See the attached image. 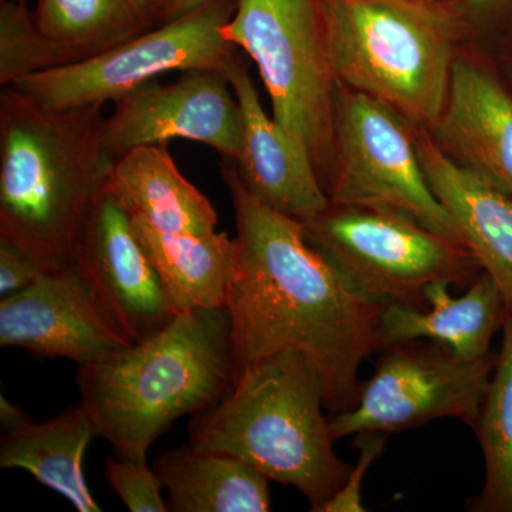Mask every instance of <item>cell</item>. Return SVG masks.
Masks as SVG:
<instances>
[{"mask_svg": "<svg viewBox=\"0 0 512 512\" xmlns=\"http://www.w3.org/2000/svg\"><path fill=\"white\" fill-rule=\"evenodd\" d=\"M241 249L229 291L237 373L262 357L295 350L322 380L326 409L359 399V370L379 348L384 303L370 298L306 238L302 222L256 200L234 160L222 158Z\"/></svg>", "mask_w": 512, "mask_h": 512, "instance_id": "obj_1", "label": "cell"}, {"mask_svg": "<svg viewBox=\"0 0 512 512\" xmlns=\"http://www.w3.org/2000/svg\"><path fill=\"white\" fill-rule=\"evenodd\" d=\"M103 106L56 110L13 86L0 93V239L43 272L73 266L87 212L116 158L103 144Z\"/></svg>", "mask_w": 512, "mask_h": 512, "instance_id": "obj_2", "label": "cell"}, {"mask_svg": "<svg viewBox=\"0 0 512 512\" xmlns=\"http://www.w3.org/2000/svg\"><path fill=\"white\" fill-rule=\"evenodd\" d=\"M237 377L227 306L175 316L148 338L79 366L82 406L119 457L147 461L175 420L214 406Z\"/></svg>", "mask_w": 512, "mask_h": 512, "instance_id": "obj_3", "label": "cell"}, {"mask_svg": "<svg viewBox=\"0 0 512 512\" xmlns=\"http://www.w3.org/2000/svg\"><path fill=\"white\" fill-rule=\"evenodd\" d=\"M325 392L312 363L295 350L238 370L214 406L192 416L190 446L238 458L271 481L292 485L318 512L352 466L336 454Z\"/></svg>", "mask_w": 512, "mask_h": 512, "instance_id": "obj_4", "label": "cell"}, {"mask_svg": "<svg viewBox=\"0 0 512 512\" xmlns=\"http://www.w3.org/2000/svg\"><path fill=\"white\" fill-rule=\"evenodd\" d=\"M336 82L431 130L467 30L430 0H316Z\"/></svg>", "mask_w": 512, "mask_h": 512, "instance_id": "obj_5", "label": "cell"}, {"mask_svg": "<svg viewBox=\"0 0 512 512\" xmlns=\"http://www.w3.org/2000/svg\"><path fill=\"white\" fill-rule=\"evenodd\" d=\"M225 39L258 67L272 117L311 157L328 187L335 154L336 82L316 0H238Z\"/></svg>", "mask_w": 512, "mask_h": 512, "instance_id": "obj_6", "label": "cell"}, {"mask_svg": "<svg viewBox=\"0 0 512 512\" xmlns=\"http://www.w3.org/2000/svg\"><path fill=\"white\" fill-rule=\"evenodd\" d=\"M306 238L370 298L427 308L424 291L437 281L470 286L480 265L463 242L424 227L404 212L330 202L302 222Z\"/></svg>", "mask_w": 512, "mask_h": 512, "instance_id": "obj_7", "label": "cell"}, {"mask_svg": "<svg viewBox=\"0 0 512 512\" xmlns=\"http://www.w3.org/2000/svg\"><path fill=\"white\" fill-rule=\"evenodd\" d=\"M235 9L232 0H210L107 52L29 74L10 86L49 109L64 110L104 106L168 72H225L238 56L222 32Z\"/></svg>", "mask_w": 512, "mask_h": 512, "instance_id": "obj_8", "label": "cell"}, {"mask_svg": "<svg viewBox=\"0 0 512 512\" xmlns=\"http://www.w3.org/2000/svg\"><path fill=\"white\" fill-rule=\"evenodd\" d=\"M416 128L386 104L338 83L329 200L404 212L463 242L453 217L427 183Z\"/></svg>", "mask_w": 512, "mask_h": 512, "instance_id": "obj_9", "label": "cell"}, {"mask_svg": "<svg viewBox=\"0 0 512 512\" xmlns=\"http://www.w3.org/2000/svg\"><path fill=\"white\" fill-rule=\"evenodd\" d=\"M384 350L355 406L330 417L333 439L419 429L440 419L476 427L497 357L458 359L436 343Z\"/></svg>", "mask_w": 512, "mask_h": 512, "instance_id": "obj_10", "label": "cell"}, {"mask_svg": "<svg viewBox=\"0 0 512 512\" xmlns=\"http://www.w3.org/2000/svg\"><path fill=\"white\" fill-rule=\"evenodd\" d=\"M104 120L103 144L119 158L131 148L195 141L237 161L242 151V116L227 73L194 70L163 86L141 84L119 100Z\"/></svg>", "mask_w": 512, "mask_h": 512, "instance_id": "obj_11", "label": "cell"}, {"mask_svg": "<svg viewBox=\"0 0 512 512\" xmlns=\"http://www.w3.org/2000/svg\"><path fill=\"white\" fill-rule=\"evenodd\" d=\"M73 268L134 343L180 315L134 231L130 214L107 192H101L87 212Z\"/></svg>", "mask_w": 512, "mask_h": 512, "instance_id": "obj_12", "label": "cell"}, {"mask_svg": "<svg viewBox=\"0 0 512 512\" xmlns=\"http://www.w3.org/2000/svg\"><path fill=\"white\" fill-rule=\"evenodd\" d=\"M92 288L69 266L0 301V345L89 365L133 345Z\"/></svg>", "mask_w": 512, "mask_h": 512, "instance_id": "obj_13", "label": "cell"}, {"mask_svg": "<svg viewBox=\"0 0 512 512\" xmlns=\"http://www.w3.org/2000/svg\"><path fill=\"white\" fill-rule=\"evenodd\" d=\"M225 73L241 109L242 151L235 165L242 183L272 210L299 222L312 220L330 200L311 157L266 114L241 56Z\"/></svg>", "mask_w": 512, "mask_h": 512, "instance_id": "obj_14", "label": "cell"}, {"mask_svg": "<svg viewBox=\"0 0 512 512\" xmlns=\"http://www.w3.org/2000/svg\"><path fill=\"white\" fill-rule=\"evenodd\" d=\"M463 49L429 133L454 163L512 197V96L483 60Z\"/></svg>", "mask_w": 512, "mask_h": 512, "instance_id": "obj_15", "label": "cell"}, {"mask_svg": "<svg viewBox=\"0 0 512 512\" xmlns=\"http://www.w3.org/2000/svg\"><path fill=\"white\" fill-rule=\"evenodd\" d=\"M417 148L431 191L456 222L468 251L494 279L512 316V197L447 157L426 128Z\"/></svg>", "mask_w": 512, "mask_h": 512, "instance_id": "obj_16", "label": "cell"}, {"mask_svg": "<svg viewBox=\"0 0 512 512\" xmlns=\"http://www.w3.org/2000/svg\"><path fill=\"white\" fill-rule=\"evenodd\" d=\"M450 282L437 281L424 291L427 308L387 303L379 322V348L427 339L463 360L491 355L495 332L507 318L500 288L481 274L461 296H453Z\"/></svg>", "mask_w": 512, "mask_h": 512, "instance_id": "obj_17", "label": "cell"}, {"mask_svg": "<svg viewBox=\"0 0 512 512\" xmlns=\"http://www.w3.org/2000/svg\"><path fill=\"white\" fill-rule=\"evenodd\" d=\"M0 423V467L28 471L79 512L101 511L83 473L84 454L97 434L82 404L35 423L0 396Z\"/></svg>", "mask_w": 512, "mask_h": 512, "instance_id": "obj_18", "label": "cell"}, {"mask_svg": "<svg viewBox=\"0 0 512 512\" xmlns=\"http://www.w3.org/2000/svg\"><path fill=\"white\" fill-rule=\"evenodd\" d=\"M104 192L130 214L164 234L208 235L218 215L181 174L165 144L131 148L114 161Z\"/></svg>", "mask_w": 512, "mask_h": 512, "instance_id": "obj_19", "label": "cell"}, {"mask_svg": "<svg viewBox=\"0 0 512 512\" xmlns=\"http://www.w3.org/2000/svg\"><path fill=\"white\" fill-rule=\"evenodd\" d=\"M131 221L177 313L227 306L241 259L237 238L217 231L164 234L138 218Z\"/></svg>", "mask_w": 512, "mask_h": 512, "instance_id": "obj_20", "label": "cell"}, {"mask_svg": "<svg viewBox=\"0 0 512 512\" xmlns=\"http://www.w3.org/2000/svg\"><path fill=\"white\" fill-rule=\"evenodd\" d=\"M154 471L168 491V511L266 512L269 478L238 458L187 446L165 451Z\"/></svg>", "mask_w": 512, "mask_h": 512, "instance_id": "obj_21", "label": "cell"}, {"mask_svg": "<svg viewBox=\"0 0 512 512\" xmlns=\"http://www.w3.org/2000/svg\"><path fill=\"white\" fill-rule=\"evenodd\" d=\"M36 26L82 62L156 28L150 0H36Z\"/></svg>", "mask_w": 512, "mask_h": 512, "instance_id": "obj_22", "label": "cell"}, {"mask_svg": "<svg viewBox=\"0 0 512 512\" xmlns=\"http://www.w3.org/2000/svg\"><path fill=\"white\" fill-rule=\"evenodd\" d=\"M485 466L483 493L474 510L512 512V316L503 325L495 362L476 427Z\"/></svg>", "mask_w": 512, "mask_h": 512, "instance_id": "obj_23", "label": "cell"}, {"mask_svg": "<svg viewBox=\"0 0 512 512\" xmlns=\"http://www.w3.org/2000/svg\"><path fill=\"white\" fill-rule=\"evenodd\" d=\"M73 64L62 47L36 26L26 0L0 5V84L10 86L29 74Z\"/></svg>", "mask_w": 512, "mask_h": 512, "instance_id": "obj_24", "label": "cell"}, {"mask_svg": "<svg viewBox=\"0 0 512 512\" xmlns=\"http://www.w3.org/2000/svg\"><path fill=\"white\" fill-rule=\"evenodd\" d=\"M104 476L114 493L131 512H167L168 505L161 497V484L154 468L147 461L130 458H107Z\"/></svg>", "mask_w": 512, "mask_h": 512, "instance_id": "obj_25", "label": "cell"}, {"mask_svg": "<svg viewBox=\"0 0 512 512\" xmlns=\"http://www.w3.org/2000/svg\"><path fill=\"white\" fill-rule=\"evenodd\" d=\"M389 434L365 433L357 434L356 446L359 447V458L352 466L346 483L338 493L329 498L318 512H363L366 511L362 501V484L367 470L383 453L384 444Z\"/></svg>", "mask_w": 512, "mask_h": 512, "instance_id": "obj_26", "label": "cell"}, {"mask_svg": "<svg viewBox=\"0 0 512 512\" xmlns=\"http://www.w3.org/2000/svg\"><path fill=\"white\" fill-rule=\"evenodd\" d=\"M43 274L40 266L18 245L0 239V295H13L35 284Z\"/></svg>", "mask_w": 512, "mask_h": 512, "instance_id": "obj_27", "label": "cell"}, {"mask_svg": "<svg viewBox=\"0 0 512 512\" xmlns=\"http://www.w3.org/2000/svg\"><path fill=\"white\" fill-rule=\"evenodd\" d=\"M453 10L467 32H478L510 15L512 0H454Z\"/></svg>", "mask_w": 512, "mask_h": 512, "instance_id": "obj_28", "label": "cell"}, {"mask_svg": "<svg viewBox=\"0 0 512 512\" xmlns=\"http://www.w3.org/2000/svg\"><path fill=\"white\" fill-rule=\"evenodd\" d=\"M207 2L210 0H160L156 10V26L181 18Z\"/></svg>", "mask_w": 512, "mask_h": 512, "instance_id": "obj_29", "label": "cell"}, {"mask_svg": "<svg viewBox=\"0 0 512 512\" xmlns=\"http://www.w3.org/2000/svg\"><path fill=\"white\" fill-rule=\"evenodd\" d=\"M433 3H439V5L448 6V8L453 9L454 0H430Z\"/></svg>", "mask_w": 512, "mask_h": 512, "instance_id": "obj_30", "label": "cell"}, {"mask_svg": "<svg viewBox=\"0 0 512 512\" xmlns=\"http://www.w3.org/2000/svg\"><path fill=\"white\" fill-rule=\"evenodd\" d=\"M151 3H153L154 6H156V10H157V6H158V3H160V0H150Z\"/></svg>", "mask_w": 512, "mask_h": 512, "instance_id": "obj_31", "label": "cell"}]
</instances>
